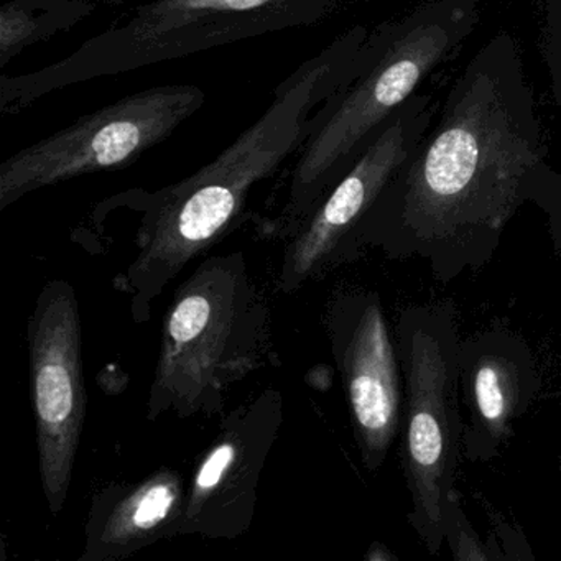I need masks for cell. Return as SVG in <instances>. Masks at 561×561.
Returning a JSON list of instances; mask_svg holds the SVG:
<instances>
[{
  "instance_id": "10",
  "label": "cell",
  "mask_w": 561,
  "mask_h": 561,
  "mask_svg": "<svg viewBox=\"0 0 561 561\" xmlns=\"http://www.w3.org/2000/svg\"><path fill=\"white\" fill-rule=\"evenodd\" d=\"M324 327L360 461L367 471H379L400 433L403 412L402 364L379 294L337 291L328 301Z\"/></svg>"
},
{
  "instance_id": "1",
  "label": "cell",
  "mask_w": 561,
  "mask_h": 561,
  "mask_svg": "<svg viewBox=\"0 0 561 561\" xmlns=\"http://www.w3.org/2000/svg\"><path fill=\"white\" fill-rule=\"evenodd\" d=\"M547 152L520 50L511 35H495L367 213L356 259L366 249L420 259L443 282L478 271L524 203L547 198L560 182Z\"/></svg>"
},
{
  "instance_id": "7",
  "label": "cell",
  "mask_w": 561,
  "mask_h": 561,
  "mask_svg": "<svg viewBox=\"0 0 561 561\" xmlns=\"http://www.w3.org/2000/svg\"><path fill=\"white\" fill-rule=\"evenodd\" d=\"M205 101L195 84L150 88L24 147L0 165V211L38 190L133 165L170 139Z\"/></svg>"
},
{
  "instance_id": "3",
  "label": "cell",
  "mask_w": 561,
  "mask_h": 561,
  "mask_svg": "<svg viewBox=\"0 0 561 561\" xmlns=\"http://www.w3.org/2000/svg\"><path fill=\"white\" fill-rule=\"evenodd\" d=\"M478 21V0H432L407 18L373 28L359 75L314 113L284 206L259 228V234L282 241L294 236L350 172L377 130L471 35Z\"/></svg>"
},
{
  "instance_id": "5",
  "label": "cell",
  "mask_w": 561,
  "mask_h": 561,
  "mask_svg": "<svg viewBox=\"0 0 561 561\" xmlns=\"http://www.w3.org/2000/svg\"><path fill=\"white\" fill-rule=\"evenodd\" d=\"M336 0H152L123 24L101 32L65 58L0 77V114L15 116L65 88L117 77L226 45L323 21Z\"/></svg>"
},
{
  "instance_id": "2",
  "label": "cell",
  "mask_w": 561,
  "mask_h": 561,
  "mask_svg": "<svg viewBox=\"0 0 561 561\" xmlns=\"http://www.w3.org/2000/svg\"><path fill=\"white\" fill-rule=\"evenodd\" d=\"M369 34V28L357 25L334 38L282 81L264 114L213 162L159 192L146 193L136 257L113 280V287L129 298L134 323L152 320L153 301L183 268L238 226L254 186L300 152L321 104L359 75Z\"/></svg>"
},
{
  "instance_id": "11",
  "label": "cell",
  "mask_w": 561,
  "mask_h": 561,
  "mask_svg": "<svg viewBox=\"0 0 561 561\" xmlns=\"http://www.w3.org/2000/svg\"><path fill=\"white\" fill-rule=\"evenodd\" d=\"M284 423V393L267 387L222 416L196 459L182 537L236 540L254 522L257 488Z\"/></svg>"
},
{
  "instance_id": "12",
  "label": "cell",
  "mask_w": 561,
  "mask_h": 561,
  "mask_svg": "<svg viewBox=\"0 0 561 561\" xmlns=\"http://www.w3.org/2000/svg\"><path fill=\"white\" fill-rule=\"evenodd\" d=\"M537 390L534 354L520 336L492 330L461 340L459 397L468 409L462 456L474 462L495 458Z\"/></svg>"
},
{
  "instance_id": "13",
  "label": "cell",
  "mask_w": 561,
  "mask_h": 561,
  "mask_svg": "<svg viewBox=\"0 0 561 561\" xmlns=\"http://www.w3.org/2000/svg\"><path fill=\"white\" fill-rule=\"evenodd\" d=\"M185 482L162 466L133 484L104 485L91 502L80 561H119L165 538L182 537Z\"/></svg>"
},
{
  "instance_id": "4",
  "label": "cell",
  "mask_w": 561,
  "mask_h": 561,
  "mask_svg": "<svg viewBox=\"0 0 561 561\" xmlns=\"http://www.w3.org/2000/svg\"><path fill=\"white\" fill-rule=\"evenodd\" d=\"M271 324L244 252L199 262L163 317L146 419L221 415L234 386L275 363Z\"/></svg>"
},
{
  "instance_id": "14",
  "label": "cell",
  "mask_w": 561,
  "mask_h": 561,
  "mask_svg": "<svg viewBox=\"0 0 561 561\" xmlns=\"http://www.w3.org/2000/svg\"><path fill=\"white\" fill-rule=\"evenodd\" d=\"M94 11L88 0H11L0 9V67L28 45L70 31Z\"/></svg>"
},
{
  "instance_id": "17",
  "label": "cell",
  "mask_w": 561,
  "mask_h": 561,
  "mask_svg": "<svg viewBox=\"0 0 561 561\" xmlns=\"http://www.w3.org/2000/svg\"><path fill=\"white\" fill-rule=\"evenodd\" d=\"M367 561H380V560H393L392 554H390V551L387 550L386 547H382V545L374 543L373 547H370L369 553L366 554Z\"/></svg>"
},
{
  "instance_id": "16",
  "label": "cell",
  "mask_w": 561,
  "mask_h": 561,
  "mask_svg": "<svg viewBox=\"0 0 561 561\" xmlns=\"http://www.w3.org/2000/svg\"><path fill=\"white\" fill-rule=\"evenodd\" d=\"M543 58L554 103L561 110V0H540Z\"/></svg>"
},
{
  "instance_id": "9",
  "label": "cell",
  "mask_w": 561,
  "mask_h": 561,
  "mask_svg": "<svg viewBox=\"0 0 561 561\" xmlns=\"http://www.w3.org/2000/svg\"><path fill=\"white\" fill-rule=\"evenodd\" d=\"M438 110L432 94L416 91L377 130L350 172L285 241L277 275L282 294H294L307 282L356 261L357 231L364 218L393 176L409 162Z\"/></svg>"
},
{
  "instance_id": "8",
  "label": "cell",
  "mask_w": 561,
  "mask_h": 561,
  "mask_svg": "<svg viewBox=\"0 0 561 561\" xmlns=\"http://www.w3.org/2000/svg\"><path fill=\"white\" fill-rule=\"evenodd\" d=\"M27 346L42 489L58 515L70 494L88 403L80 300L70 282L55 278L42 288Z\"/></svg>"
},
{
  "instance_id": "15",
  "label": "cell",
  "mask_w": 561,
  "mask_h": 561,
  "mask_svg": "<svg viewBox=\"0 0 561 561\" xmlns=\"http://www.w3.org/2000/svg\"><path fill=\"white\" fill-rule=\"evenodd\" d=\"M445 541L451 548V554L458 561L491 560L494 554L489 553L472 525L469 524L458 492L449 499L445 514Z\"/></svg>"
},
{
  "instance_id": "6",
  "label": "cell",
  "mask_w": 561,
  "mask_h": 561,
  "mask_svg": "<svg viewBox=\"0 0 561 561\" xmlns=\"http://www.w3.org/2000/svg\"><path fill=\"white\" fill-rule=\"evenodd\" d=\"M397 350L403 373L400 456L410 492L409 522L430 553L445 543V514L462 456L459 346L449 305L400 311Z\"/></svg>"
},
{
  "instance_id": "18",
  "label": "cell",
  "mask_w": 561,
  "mask_h": 561,
  "mask_svg": "<svg viewBox=\"0 0 561 561\" xmlns=\"http://www.w3.org/2000/svg\"><path fill=\"white\" fill-rule=\"evenodd\" d=\"M558 468H560V472H561V451H560V455H558Z\"/></svg>"
}]
</instances>
